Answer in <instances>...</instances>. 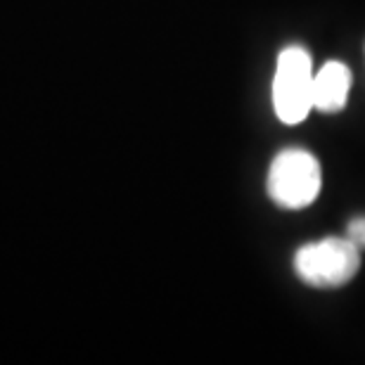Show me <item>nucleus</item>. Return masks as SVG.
Returning a JSON list of instances; mask_svg holds the SVG:
<instances>
[{"mask_svg":"<svg viewBox=\"0 0 365 365\" xmlns=\"http://www.w3.org/2000/svg\"><path fill=\"white\" fill-rule=\"evenodd\" d=\"M320 164L309 150L277 152L268 169V197L282 209H304L320 192Z\"/></svg>","mask_w":365,"mask_h":365,"instance_id":"nucleus-2","label":"nucleus"},{"mask_svg":"<svg viewBox=\"0 0 365 365\" xmlns=\"http://www.w3.org/2000/svg\"><path fill=\"white\" fill-rule=\"evenodd\" d=\"M346 237L359 247V250H365V216L351 218L346 225Z\"/></svg>","mask_w":365,"mask_h":365,"instance_id":"nucleus-5","label":"nucleus"},{"mask_svg":"<svg viewBox=\"0 0 365 365\" xmlns=\"http://www.w3.org/2000/svg\"><path fill=\"white\" fill-rule=\"evenodd\" d=\"M361 268V250L349 237H325L299 247L294 271L302 282L318 289L344 287Z\"/></svg>","mask_w":365,"mask_h":365,"instance_id":"nucleus-1","label":"nucleus"},{"mask_svg":"<svg viewBox=\"0 0 365 365\" xmlns=\"http://www.w3.org/2000/svg\"><path fill=\"white\" fill-rule=\"evenodd\" d=\"M313 62L302 46L284 48L273 78V107L282 123H302L313 109Z\"/></svg>","mask_w":365,"mask_h":365,"instance_id":"nucleus-3","label":"nucleus"},{"mask_svg":"<svg viewBox=\"0 0 365 365\" xmlns=\"http://www.w3.org/2000/svg\"><path fill=\"white\" fill-rule=\"evenodd\" d=\"M351 91V69L341 62H327L313 74V109L334 114L346 107Z\"/></svg>","mask_w":365,"mask_h":365,"instance_id":"nucleus-4","label":"nucleus"}]
</instances>
